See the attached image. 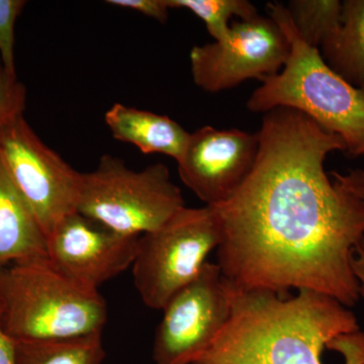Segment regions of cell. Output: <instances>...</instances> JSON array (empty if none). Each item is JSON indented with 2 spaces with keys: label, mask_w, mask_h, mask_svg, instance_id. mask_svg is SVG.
<instances>
[{
  "label": "cell",
  "mask_w": 364,
  "mask_h": 364,
  "mask_svg": "<svg viewBox=\"0 0 364 364\" xmlns=\"http://www.w3.org/2000/svg\"><path fill=\"white\" fill-rule=\"evenodd\" d=\"M257 136L250 174L214 207L223 227V274L241 289H308L355 306L352 260L364 239V205L325 171L326 158L345 152L343 142L284 107L263 114Z\"/></svg>",
  "instance_id": "6da1fadb"
},
{
  "label": "cell",
  "mask_w": 364,
  "mask_h": 364,
  "mask_svg": "<svg viewBox=\"0 0 364 364\" xmlns=\"http://www.w3.org/2000/svg\"><path fill=\"white\" fill-rule=\"evenodd\" d=\"M363 335L350 309L331 296L237 287L226 326L193 364H326L327 352L343 353ZM342 364H364V345Z\"/></svg>",
  "instance_id": "7a4b0ae2"
},
{
  "label": "cell",
  "mask_w": 364,
  "mask_h": 364,
  "mask_svg": "<svg viewBox=\"0 0 364 364\" xmlns=\"http://www.w3.org/2000/svg\"><path fill=\"white\" fill-rule=\"evenodd\" d=\"M267 11L286 33L291 53L279 73L260 81L249 97L248 111L294 109L338 136L349 156L364 157V90L341 77L301 39L286 4L269 2Z\"/></svg>",
  "instance_id": "3957f363"
},
{
  "label": "cell",
  "mask_w": 364,
  "mask_h": 364,
  "mask_svg": "<svg viewBox=\"0 0 364 364\" xmlns=\"http://www.w3.org/2000/svg\"><path fill=\"white\" fill-rule=\"evenodd\" d=\"M107 318L102 294L66 279L47 257L0 267V328L14 341L102 332Z\"/></svg>",
  "instance_id": "277c9868"
},
{
  "label": "cell",
  "mask_w": 364,
  "mask_h": 364,
  "mask_svg": "<svg viewBox=\"0 0 364 364\" xmlns=\"http://www.w3.org/2000/svg\"><path fill=\"white\" fill-rule=\"evenodd\" d=\"M184 207L166 165L155 163L136 171L121 158L104 155L97 168L82 173L76 210L117 233L142 236Z\"/></svg>",
  "instance_id": "5b68a950"
},
{
  "label": "cell",
  "mask_w": 364,
  "mask_h": 364,
  "mask_svg": "<svg viewBox=\"0 0 364 364\" xmlns=\"http://www.w3.org/2000/svg\"><path fill=\"white\" fill-rule=\"evenodd\" d=\"M222 240L221 219L210 205L182 208L159 229L142 235L132 270L145 306L162 310L200 274Z\"/></svg>",
  "instance_id": "8992f818"
},
{
  "label": "cell",
  "mask_w": 364,
  "mask_h": 364,
  "mask_svg": "<svg viewBox=\"0 0 364 364\" xmlns=\"http://www.w3.org/2000/svg\"><path fill=\"white\" fill-rule=\"evenodd\" d=\"M0 160L46 239L64 218L76 212L82 173L41 140L25 112L0 121Z\"/></svg>",
  "instance_id": "52a82bcc"
},
{
  "label": "cell",
  "mask_w": 364,
  "mask_h": 364,
  "mask_svg": "<svg viewBox=\"0 0 364 364\" xmlns=\"http://www.w3.org/2000/svg\"><path fill=\"white\" fill-rule=\"evenodd\" d=\"M236 291L217 263H205L163 306L153 342L154 363L193 364L202 358L226 326Z\"/></svg>",
  "instance_id": "ba28073f"
},
{
  "label": "cell",
  "mask_w": 364,
  "mask_h": 364,
  "mask_svg": "<svg viewBox=\"0 0 364 364\" xmlns=\"http://www.w3.org/2000/svg\"><path fill=\"white\" fill-rule=\"evenodd\" d=\"M289 53L286 33L269 16L258 14L233 21L221 41L193 46L189 54L191 76L200 90L219 93L279 73Z\"/></svg>",
  "instance_id": "9c48e42d"
},
{
  "label": "cell",
  "mask_w": 364,
  "mask_h": 364,
  "mask_svg": "<svg viewBox=\"0 0 364 364\" xmlns=\"http://www.w3.org/2000/svg\"><path fill=\"white\" fill-rule=\"evenodd\" d=\"M141 236L117 233L72 213L47 237V258L66 279L90 291L132 267Z\"/></svg>",
  "instance_id": "30bf717a"
},
{
  "label": "cell",
  "mask_w": 364,
  "mask_h": 364,
  "mask_svg": "<svg viewBox=\"0 0 364 364\" xmlns=\"http://www.w3.org/2000/svg\"><path fill=\"white\" fill-rule=\"evenodd\" d=\"M257 133L205 126L191 133L176 162L184 186L205 205L227 202L246 181L258 153Z\"/></svg>",
  "instance_id": "8fae6325"
},
{
  "label": "cell",
  "mask_w": 364,
  "mask_h": 364,
  "mask_svg": "<svg viewBox=\"0 0 364 364\" xmlns=\"http://www.w3.org/2000/svg\"><path fill=\"white\" fill-rule=\"evenodd\" d=\"M105 122L116 140L132 144L144 154L166 155L176 162L191 136L189 132L169 117L119 102L105 112Z\"/></svg>",
  "instance_id": "7c38bea8"
},
{
  "label": "cell",
  "mask_w": 364,
  "mask_h": 364,
  "mask_svg": "<svg viewBox=\"0 0 364 364\" xmlns=\"http://www.w3.org/2000/svg\"><path fill=\"white\" fill-rule=\"evenodd\" d=\"M47 257V239L0 160V267Z\"/></svg>",
  "instance_id": "4fadbf2b"
},
{
  "label": "cell",
  "mask_w": 364,
  "mask_h": 364,
  "mask_svg": "<svg viewBox=\"0 0 364 364\" xmlns=\"http://www.w3.org/2000/svg\"><path fill=\"white\" fill-rule=\"evenodd\" d=\"M341 26L320 49L333 70L364 90V0H344Z\"/></svg>",
  "instance_id": "5bb4252c"
},
{
  "label": "cell",
  "mask_w": 364,
  "mask_h": 364,
  "mask_svg": "<svg viewBox=\"0 0 364 364\" xmlns=\"http://www.w3.org/2000/svg\"><path fill=\"white\" fill-rule=\"evenodd\" d=\"M14 343L16 364H104L105 359L102 332Z\"/></svg>",
  "instance_id": "9a60e30c"
},
{
  "label": "cell",
  "mask_w": 364,
  "mask_h": 364,
  "mask_svg": "<svg viewBox=\"0 0 364 364\" xmlns=\"http://www.w3.org/2000/svg\"><path fill=\"white\" fill-rule=\"evenodd\" d=\"M286 6L301 39L318 51L341 26L343 4L339 0H291Z\"/></svg>",
  "instance_id": "2e32d148"
},
{
  "label": "cell",
  "mask_w": 364,
  "mask_h": 364,
  "mask_svg": "<svg viewBox=\"0 0 364 364\" xmlns=\"http://www.w3.org/2000/svg\"><path fill=\"white\" fill-rule=\"evenodd\" d=\"M168 4L171 9H188L200 18L214 41L226 37L235 18L249 20L259 14L247 0H168Z\"/></svg>",
  "instance_id": "e0dca14e"
},
{
  "label": "cell",
  "mask_w": 364,
  "mask_h": 364,
  "mask_svg": "<svg viewBox=\"0 0 364 364\" xmlns=\"http://www.w3.org/2000/svg\"><path fill=\"white\" fill-rule=\"evenodd\" d=\"M25 0H0V58L11 75H16V25L23 9Z\"/></svg>",
  "instance_id": "ac0fdd59"
},
{
  "label": "cell",
  "mask_w": 364,
  "mask_h": 364,
  "mask_svg": "<svg viewBox=\"0 0 364 364\" xmlns=\"http://www.w3.org/2000/svg\"><path fill=\"white\" fill-rule=\"evenodd\" d=\"M26 91L18 76L6 71L0 58V121L9 114L25 112Z\"/></svg>",
  "instance_id": "d6986e66"
},
{
  "label": "cell",
  "mask_w": 364,
  "mask_h": 364,
  "mask_svg": "<svg viewBox=\"0 0 364 364\" xmlns=\"http://www.w3.org/2000/svg\"><path fill=\"white\" fill-rule=\"evenodd\" d=\"M111 6L131 9L164 23L169 18L168 0H107Z\"/></svg>",
  "instance_id": "ffe728a7"
},
{
  "label": "cell",
  "mask_w": 364,
  "mask_h": 364,
  "mask_svg": "<svg viewBox=\"0 0 364 364\" xmlns=\"http://www.w3.org/2000/svg\"><path fill=\"white\" fill-rule=\"evenodd\" d=\"M332 181L338 188L358 200L364 205V167L345 173L332 172Z\"/></svg>",
  "instance_id": "44dd1931"
},
{
  "label": "cell",
  "mask_w": 364,
  "mask_h": 364,
  "mask_svg": "<svg viewBox=\"0 0 364 364\" xmlns=\"http://www.w3.org/2000/svg\"><path fill=\"white\" fill-rule=\"evenodd\" d=\"M0 364H16V343L0 328Z\"/></svg>",
  "instance_id": "7402d4cb"
},
{
  "label": "cell",
  "mask_w": 364,
  "mask_h": 364,
  "mask_svg": "<svg viewBox=\"0 0 364 364\" xmlns=\"http://www.w3.org/2000/svg\"><path fill=\"white\" fill-rule=\"evenodd\" d=\"M352 267H353L354 275L359 284L360 298L364 299V248L360 245L355 249V252H354Z\"/></svg>",
  "instance_id": "603a6c76"
},
{
  "label": "cell",
  "mask_w": 364,
  "mask_h": 364,
  "mask_svg": "<svg viewBox=\"0 0 364 364\" xmlns=\"http://www.w3.org/2000/svg\"><path fill=\"white\" fill-rule=\"evenodd\" d=\"M360 246H361V247L364 248V239H363V242H361Z\"/></svg>",
  "instance_id": "cb8c5ba5"
}]
</instances>
